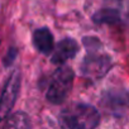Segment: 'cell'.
Instances as JSON below:
<instances>
[{
	"label": "cell",
	"instance_id": "obj_5",
	"mask_svg": "<svg viewBox=\"0 0 129 129\" xmlns=\"http://www.w3.org/2000/svg\"><path fill=\"white\" fill-rule=\"evenodd\" d=\"M77 51H79V46L75 39L64 38L61 42H58L56 48H53L51 61L54 64H63L66 61L74 58L76 56Z\"/></svg>",
	"mask_w": 129,
	"mask_h": 129
},
{
	"label": "cell",
	"instance_id": "obj_1",
	"mask_svg": "<svg viewBox=\"0 0 129 129\" xmlns=\"http://www.w3.org/2000/svg\"><path fill=\"white\" fill-rule=\"evenodd\" d=\"M99 123L98 109L85 103H75L59 114V124L63 129H95Z\"/></svg>",
	"mask_w": 129,
	"mask_h": 129
},
{
	"label": "cell",
	"instance_id": "obj_6",
	"mask_svg": "<svg viewBox=\"0 0 129 129\" xmlns=\"http://www.w3.org/2000/svg\"><path fill=\"white\" fill-rule=\"evenodd\" d=\"M33 44L37 48V51L41 52L42 54L52 53L54 48V42H53V36L51 30L46 27L37 29L33 33Z\"/></svg>",
	"mask_w": 129,
	"mask_h": 129
},
{
	"label": "cell",
	"instance_id": "obj_7",
	"mask_svg": "<svg viewBox=\"0 0 129 129\" xmlns=\"http://www.w3.org/2000/svg\"><path fill=\"white\" fill-rule=\"evenodd\" d=\"M7 119L3 129H32L30 119L24 111H17Z\"/></svg>",
	"mask_w": 129,
	"mask_h": 129
},
{
	"label": "cell",
	"instance_id": "obj_9",
	"mask_svg": "<svg viewBox=\"0 0 129 129\" xmlns=\"http://www.w3.org/2000/svg\"><path fill=\"white\" fill-rule=\"evenodd\" d=\"M17 49L15 48H10L9 51H8V53H7V56H5V64H8V66H10V64L14 62V59H15V57H17Z\"/></svg>",
	"mask_w": 129,
	"mask_h": 129
},
{
	"label": "cell",
	"instance_id": "obj_4",
	"mask_svg": "<svg viewBox=\"0 0 129 129\" xmlns=\"http://www.w3.org/2000/svg\"><path fill=\"white\" fill-rule=\"evenodd\" d=\"M19 89H20V72L14 71L7 80L3 92L0 95V120H4L9 116L17 101Z\"/></svg>",
	"mask_w": 129,
	"mask_h": 129
},
{
	"label": "cell",
	"instance_id": "obj_8",
	"mask_svg": "<svg viewBox=\"0 0 129 129\" xmlns=\"http://www.w3.org/2000/svg\"><path fill=\"white\" fill-rule=\"evenodd\" d=\"M92 20L96 24H114L120 20V14L116 9L106 8L95 13L92 17Z\"/></svg>",
	"mask_w": 129,
	"mask_h": 129
},
{
	"label": "cell",
	"instance_id": "obj_2",
	"mask_svg": "<svg viewBox=\"0 0 129 129\" xmlns=\"http://www.w3.org/2000/svg\"><path fill=\"white\" fill-rule=\"evenodd\" d=\"M74 79L75 74L71 67L67 66L58 67L53 74L49 87L47 90L46 94L47 100L54 105L62 104L71 92V89L74 86Z\"/></svg>",
	"mask_w": 129,
	"mask_h": 129
},
{
	"label": "cell",
	"instance_id": "obj_3",
	"mask_svg": "<svg viewBox=\"0 0 129 129\" xmlns=\"http://www.w3.org/2000/svg\"><path fill=\"white\" fill-rule=\"evenodd\" d=\"M111 67V59L106 54H101L98 51H91L82 61L81 72L85 77L98 80L106 75Z\"/></svg>",
	"mask_w": 129,
	"mask_h": 129
}]
</instances>
